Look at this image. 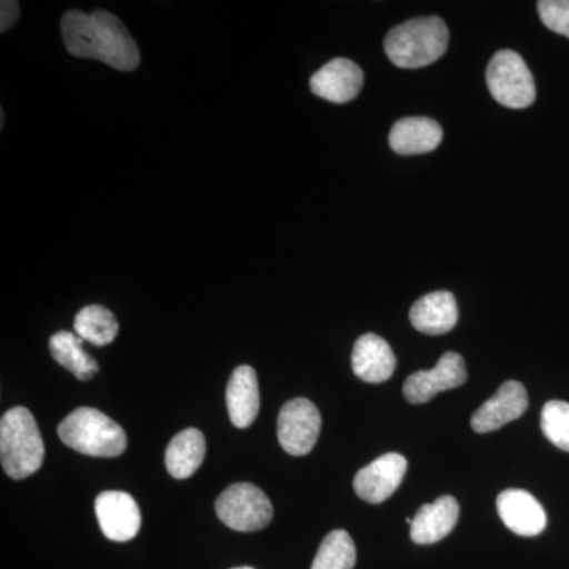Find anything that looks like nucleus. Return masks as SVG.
<instances>
[{
  "instance_id": "4be33fe9",
  "label": "nucleus",
  "mask_w": 569,
  "mask_h": 569,
  "mask_svg": "<svg viewBox=\"0 0 569 569\" xmlns=\"http://www.w3.org/2000/svg\"><path fill=\"white\" fill-rule=\"evenodd\" d=\"M355 563L353 539L346 530H335L321 542L312 569H353Z\"/></svg>"
},
{
  "instance_id": "dca6fc26",
  "label": "nucleus",
  "mask_w": 569,
  "mask_h": 569,
  "mask_svg": "<svg viewBox=\"0 0 569 569\" xmlns=\"http://www.w3.org/2000/svg\"><path fill=\"white\" fill-rule=\"evenodd\" d=\"M459 520V503L455 497H440L419 508L411 522V539L417 545H436L447 538Z\"/></svg>"
},
{
  "instance_id": "a211bd4d",
  "label": "nucleus",
  "mask_w": 569,
  "mask_h": 569,
  "mask_svg": "<svg viewBox=\"0 0 569 569\" xmlns=\"http://www.w3.org/2000/svg\"><path fill=\"white\" fill-rule=\"evenodd\" d=\"M443 140L440 123L429 118H403L392 126L389 146L400 156L436 151Z\"/></svg>"
},
{
  "instance_id": "7ed1b4c3",
  "label": "nucleus",
  "mask_w": 569,
  "mask_h": 569,
  "mask_svg": "<svg viewBox=\"0 0 569 569\" xmlns=\"http://www.w3.org/2000/svg\"><path fill=\"white\" fill-rule=\"evenodd\" d=\"M0 459L3 470L13 479L32 477L40 470L44 445L28 408H11L3 415L0 421Z\"/></svg>"
},
{
  "instance_id": "412c9836",
  "label": "nucleus",
  "mask_w": 569,
  "mask_h": 569,
  "mask_svg": "<svg viewBox=\"0 0 569 569\" xmlns=\"http://www.w3.org/2000/svg\"><path fill=\"white\" fill-rule=\"evenodd\" d=\"M74 331L92 346L104 347L118 336L119 325L110 310L102 306H88L74 317Z\"/></svg>"
},
{
  "instance_id": "f257e3e1",
  "label": "nucleus",
  "mask_w": 569,
  "mask_h": 569,
  "mask_svg": "<svg viewBox=\"0 0 569 569\" xmlns=\"http://www.w3.org/2000/svg\"><path fill=\"white\" fill-rule=\"evenodd\" d=\"M63 43L74 58L96 59L121 71H133L141 56L123 22L110 11H67L61 21Z\"/></svg>"
},
{
  "instance_id": "9b49d317",
  "label": "nucleus",
  "mask_w": 569,
  "mask_h": 569,
  "mask_svg": "<svg viewBox=\"0 0 569 569\" xmlns=\"http://www.w3.org/2000/svg\"><path fill=\"white\" fill-rule=\"evenodd\" d=\"M527 408H529L527 389L519 381H507L498 388L488 402L482 403L475 411L471 417V427L478 433L493 432L522 417Z\"/></svg>"
},
{
  "instance_id": "423d86ee",
  "label": "nucleus",
  "mask_w": 569,
  "mask_h": 569,
  "mask_svg": "<svg viewBox=\"0 0 569 569\" xmlns=\"http://www.w3.org/2000/svg\"><path fill=\"white\" fill-rule=\"evenodd\" d=\"M216 511L224 526L236 531L263 530L274 516L271 500L250 482H239L224 490L217 498Z\"/></svg>"
},
{
  "instance_id": "6e6552de",
  "label": "nucleus",
  "mask_w": 569,
  "mask_h": 569,
  "mask_svg": "<svg viewBox=\"0 0 569 569\" xmlns=\"http://www.w3.org/2000/svg\"><path fill=\"white\" fill-rule=\"evenodd\" d=\"M466 381V361L459 353L448 351L432 370L411 373L403 385V396L410 403H426L440 392L462 387Z\"/></svg>"
},
{
  "instance_id": "6ab92c4d",
  "label": "nucleus",
  "mask_w": 569,
  "mask_h": 569,
  "mask_svg": "<svg viewBox=\"0 0 569 569\" xmlns=\"http://www.w3.org/2000/svg\"><path fill=\"white\" fill-rule=\"evenodd\" d=\"M206 440L198 429H186L168 445L164 462L171 477L187 479L203 463Z\"/></svg>"
},
{
  "instance_id": "2eb2a0df",
  "label": "nucleus",
  "mask_w": 569,
  "mask_h": 569,
  "mask_svg": "<svg viewBox=\"0 0 569 569\" xmlns=\"http://www.w3.org/2000/svg\"><path fill=\"white\" fill-rule=\"evenodd\" d=\"M458 320V302L449 291H433L422 296L410 310L411 325L427 336L447 335L455 329Z\"/></svg>"
},
{
  "instance_id": "b1692460",
  "label": "nucleus",
  "mask_w": 569,
  "mask_h": 569,
  "mask_svg": "<svg viewBox=\"0 0 569 569\" xmlns=\"http://www.w3.org/2000/svg\"><path fill=\"white\" fill-rule=\"evenodd\" d=\"M538 13L546 28L569 39V0H541Z\"/></svg>"
},
{
  "instance_id": "0eeeda50",
  "label": "nucleus",
  "mask_w": 569,
  "mask_h": 569,
  "mask_svg": "<svg viewBox=\"0 0 569 569\" xmlns=\"http://www.w3.org/2000/svg\"><path fill=\"white\" fill-rule=\"evenodd\" d=\"M320 430V411L305 397L290 400L280 410L277 437H279L280 447L288 455H309L316 448Z\"/></svg>"
},
{
  "instance_id": "f8f14e48",
  "label": "nucleus",
  "mask_w": 569,
  "mask_h": 569,
  "mask_svg": "<svg viewBox=\"0 0 569 569\" xmlns=\"http://www.w3.org/2000/svg\"><path fill=\"white\" fill-rule=\"evenodd\" d=\"M362 84L365 73L361 67L343 58L332 59L310 78L312 92L332 103L351 102L361 92Z\"/></svg>"
},
{
  "instance_id": "4468645a",
  "label": "nucleus",
  "mask_w": 569,
  "mask_h": 569,
  "mask_svg": "<svg viewBox=\"0 0 569 569\" xmlns=\"http://www.w3.org/2000/svg\"><path fill=\"white\" fill-rule=\"evenodd\" d=\"M396 355L383 337L365 335L356 340L351 367L355 376L366 383H383L396 370Z\"/></svg>"
},
{
  "instance_id": "9d476101",
  "label": "nucleus",
  "mask_w": 569,
  "mask_h": 569,
  "mask_svg": "<svg viewBox=\"0 0 569 569\" xmlns=\"http://www.w3.org/2000/svg\"><path fill=\"white\" fill-rule=\"evenodd\" d=\"M406 473L407 459L397 452H389L359 470L353 488L367 503L380 505L399 489Z\"/></svg>"
},
{
  "instance_id": "f3484780",
  "label": "nucleus",
  "mask_w": 569,
  "mask_h": 569,
  "mask_svg": "<svg viewBox=\"0 0 569 569\" xmlns=\"http://www.w3.org/2000/svg\"><path fill=\"white\" fill-rule=\"evenodd\" d=\"M227 408L231 422L238 429L253 425L260 411V388L257 372L250 366L234 370L227 387Z\"/></svg>"
},
{
  "instance_id": "20e7f679",
  "label": "nucleus",
  "mask_w": 569,
  "mask_h": 569,
  "mask_svg": "<svg viewBox=\"0 0 569 569\" xmlns=\"http://www.w3.org/2000/svg\"><path fill=\"white\" fill-rule=\"evenodd\" d=\"M67 447L92 458H118L127 448V436L118 422L96 408L71 411L58 429Z\"/></svg>"
},
{
  "instance_id": "1a4fd4ad",
  "label": "nucleus",
  "mask_w": 569,
  "mask_h": 569,
  "mask_svg": "<svg viewBox=\"0 0 569 569\" xmlns=\"http://www.w3.org/2000/svg\"><path fill=\"white\" fill-rule=\"evenodd\" d=\"M96 515L104 537L116 542L130 541L141 527V512L130 493L107 490L96 498Z\"/></svg>"
},
{
  "instance_id": "aec40b11",
  "label": "nucleus",
  "mask_w": 569,
  "mask_h": 569,
  "mask_svg": "<svg viewBox=\"0 0 569 569\" xmlns=\"http://www.w3.org/2000/svg\"><path fill=\"white\" fill-rule=\"evenodd\" d=\"M50 351L54 361L66 367L78 380L88 381L99 372V365L82 347V339L73 332H56L50 339Z\"/></svg>"
},
{
  "instance_id": "5701e85b",
  "label": "nucleus",
  "mask_w": 569,
  "mask_h": 569,
  "mask_svg": "<svg viewBox=\"0 0 569 569\" xmlns=\"http://www.w3.org/2000/svg\"><path fill=\"white\" fill-rule=\"evenodd\" d=\"M541 429L550 443L569 452V403L550 400L542 408Z\"/></svg>"
},
{
  "instance_id": "393cba45",
  "label": "nucleus",
  "mask_w": 569,
  "mask_h": 569,
  "mask_svg": "<svg viewBox=\"0 0 569 569\" xmlns=\"http://www.w3.org/2000/svg\"><path fill=\"white\" fill-rule=\"evenodd\" d=\"M20 17V3L13 0H3L0 3V31L7 32Z\"/></svg>"
},
{
  "instance_id": "a878e982",
  "label": "nucleus",
  "mask_w": 569,
  "mask_h": 569,
  "mask_svg": "<svg viewBox=\"0 0 569 569\" xmlns=\"http://www.w3.org/2000/svg\"><path fill=\"white\" fill-rule=\"evenodd\" d=\"M234 569H253V568H249V567H241V568H234Z\"/></svg>"
},
{
  "instance_id": "39448f33",
  "label": "nucleus",
  "mask_w": 569,
  "mask_h": 569,
  "mask_svg": "<svg viewBox=\"0 0 569 569\" xmlns=\"http://www.w3.org/2000/svg\"><path fill=\"white\" fill-rule=\"evenodd\" d=\"M486 81L493 99L512 110L529 108L537 99L533 74L516 51L496 52L486 71Z\"/></svg>"
},
{
  "instance_id": "f03ea898",
  "label": "nucleus",
  "mask_w": 569,
  "mask_h": 569,
  "mask_svg": "<svg viewBox=\"0 0 569 569\" xmlns=\"http://www.w3.org/2000/svg\"><path fill=\"white\" fill-rule=\"evenodd\" d=\"M448 43V28L441 18H415L388 32L385 51L396 67L415 70L437 62Z\"/></svg>"
},
{
  "instance_id": "ddd939ff",
  "label": "nucleus",
  "mask_w": 569,
  "mask_h": 569,
  "mask_svg": "<svg viewBox=\"0 0 569 569\" xmlns=\"http://www.w3.org/2000/svg\"><path fill=\"white\" fill-rule=\"evenodd\" d=\"M497 509L505 526L519 537H538L548 523L545 508L526 490H505L497 498Z\"/></svg>"
}]
</instances>
